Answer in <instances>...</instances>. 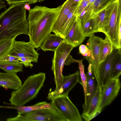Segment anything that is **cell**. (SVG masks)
<instances>
[{"mask_svg":"<svg viewBox=\"0 0 121 121\" xmlns=\"http://www.w3.org/2000/svg\"><path fill=\"white\" fill-rule=\"evenodd\" d=\"M62 4L55 8L36 5L29 10L27 18L29 24L28 35L30 42L35 48L40 47L51 32L53 24Z\"/></svg>","mask_w":121,"mask_h":121,"instance_id":"1","label":"cell"},{"mask_svg":"<svg viewBox=\"0 0 121 121\" xmlns=\"http://www.w3.org/2000/svg\"><path fill=\"white\" fill-rule=\"evenodd\" d=\"M26 3L13 4L0 14V42L12 39L22 34L28 35L29 24L26 18Z\"/></svg>","mask_w":121,"mask_h":121,"instance_id":"2","label":"cell"},{"mask_svg":"<svg viewBox=\"0 0 121 121\" xmlns=\"http://www.w3.org/2000/svg\"><path fill=\"white\" fill-rule=\"evenodd\" d=\"M46 74L40 72L28 77L18 89L13 91L9 99L11 104L23 106L35 97L43 86Z\"/></svg>","mask_w":121,"mask_h":121,"instance_id":"3","label":"cell"},{"mask_svg":"<svg viewBox=\"0 0 121 121\" xmlns=\"http://www.w3.org/2000/svg\"><path fill=\"white\" fill-rule=\"evenodd\" d=\"M121 28V0H115V3L109 18L105 25L100 30L110 40L114 47L121 49L119 33Z\"/></svg>","mask_w":121,"mask_h":121,"instance_id":"4","label":"cell"},{"mask_svg":"<svg viewBox=\"0 0 121 121\" xmlns=\"http://www.w3.org/2000/svg\"><path fill=\"white\" fill-rule=\"evenodd\" d=\"M74 48L65 41L61 42L54 52L51 69L54 76L56 88L58 87L62 81V71L65 59Z\"/></svg>","mask_w":121,"mask_h":121,"instance_id":"5","label":"cell"},{"mask_svg":"<svg viewBox=\"0 0 121 121\" xmlns=\"http://www.w3.org/2000/svg\"><path fill=\"white\" fill-rule=\"evenodd\" d=\"M7 121H66L57 111L44 109L18 113L16 117L9 118Z\"/></svg>","mask_w":121,"mask_h":121,"instance_id":"6","label":"cell"},{"mask_svg":"<svg viewBox=\"0 0 121 121\" xmlns=\"http://www.w3.org/2000/svg\"><path fill=\"white\" fill-rule=\"evenodd\" d=\"M55 110L58 111L66 121H82V116L68 95L56 97L51 101Z\"/></svg>","mask_w":121,"mask_h":121,"instance_id":"7","label":"cell"},{"mask_svg":"<svg viewBox=\"0 0 121 121\" xmlns=\"http://www.w3.org/2000/svg\"><path fill=\"white\" fill-rule=\"evenodd\" d=\"M121 83L119 78L111 79L102 87V95L98 111H101L110 104L117 96L119 91Z\"/></svg>","mask_w":121,"mask_h":121,"instance_id":"8","label":"cell"},{"mask_svg":"<svg viewBox=\"0 0 121 121\" xmlns=\"http://www.w3.org/2000/svg\"><path fill=\"white\" fill-rule=\"evenodd\" d=\"M79 72L77 71L74 73L66 76H63L62 82L59 87L49 92L47 99L52 100L57 96L68 95L71 90L79 82Z\"/></svg>","mask_w":121,"mask_h":121,"instance_id":"9","label":"cell"},{"mask_svg":"<svg viewBox=\"0 0 121 121\" xmlns=\"http://www.w3.org/2000/svg\"><path fill=\"white\" fill-rule=\"evenodd\" d=\"M30 42L15 41L12 49L8 54L19 58L25 57L30 58L32 62L37 63L39 55Z\"/></svg>","mask_w":121,"mask_h":121,"instance_id":"10","label":"cell"},{"mask_svg":"<svg viewBox=\"0 0 121 121\" xmlns=\"http://www.w3.org/2000/svg\"><path fill=\"white\" fill-rule=\"evenodd\" d=\"M89 37L86 46L91 51V56L88 62L91 64L92 71L97 81L98 71L99 65L100 47L103 39L94 34Z\"/></svg>","mask_w":121,"mask_h":121,"instance_id":"11","label":"cell"},{"mask_svg":"<svg viewBox=\"0 0 121 121\" xmlns=\"http://www.w3.org/2000/svg\"><path fill=\"white\" fill-rule=\"evenodd\" d=\"M86 37L83 33L80 23L75 16L65 36L64 41L76 47L81 44Z\"/></svg>","mask_w":121,"mask_h":121,"instance_id":"12","label":"cell"},{"mask_svg":"<svg viewBox=\"0 0 121 121\" xmlns=\"http://www.w3.org/2000/svg\"><path fill=\"white\" fill-rule=\"evenodd\" d=\"M78 4L74 3L72 0H66L62 4L53 26L51 32L61 36L62 28L67 15L73 7Z\"/></svg>","mask_w":121,"mask_h":121,"instance_id":"13","label":"cell"},{"mask_svg":"<svg viewBox=\"0 0 121 121\" xmlns=\"http://www.w3.org/2000/svg\"><path fill=\"white\" fill-rule=\"evenodd\" d=\"M116 49L114 48L112 52L107 56L104 60L101 63L99 66L97 82H99L102 87L104 86L110 79L112 61Z\"/></svg>","mask_w":121,"mask_h":121,"instance_id":"14","label":"cell"},{"mask_svg":"<svg viewBox=\"0 0 121 121\" xmlns=\"http://www.w3.org/2000/svg\"><path fill=\"white\" fill-rule=\"evenodd\" d=\"M102 88L101 84L97 82L96 89L88 109L86 113L82 115V117L86 121L91 120L101 112V111H98V109L101 99Z\"/></svg>","mask_w":121,"mask_h":121,"instance_id":"15","label":"cell"},{"mask_svg":"<svg viewBox=\"0 0 121 121\" xmlns=\"http://www.w3.org/2000/svg\"><path fill=\"white\" fill-rule=\"evenodd\" d=\"M91 66V64L89 63L88 71L86 74L87 81V94L86 100L82 105V113H85L87 112L97 88V84H96L95 82L96 81L92 72Z\"/></svg>","mask_w":121,"mask_h":121,"instance_id":"16","label":"cell"},{"mask_svg":"<svg viewBox=\"0 0 121 121\" xmlns=\"http://www.w3.org/2000/svg\"><path fill=\"white\" fill-rule=\"evenodd\" d=\"M22 85V81L17 73L0 72V86L16 90Z\"/></svg>","mask_w":121,"mask_h":121,"instance_id":"17","label":"cell"},{"mask_svg":"<svg viewBox=\"0 0 121 121\" xmlns=\"http://www.w3.org/2000/svg\"><path fill=\"white\" fill-rule=\"evenodd\" d=\"M64 41L60 36L50 33L44 39L40 46V48L45 52L51 51L54 52L60 43Z\"/></svg>","mask_w":121,"mask_h":121,"instance_id":"18","label":"cell"},{"mask_svg":"<svg viewBox=\"0 0 121 121\" xmlns=\"http://www.w3.org/2000/svg\"><path fill=\"white\" fill-rule=\"evenodd\" d=\"M121 74V49H116L112 61L110 72V79L119 78Z\"/></svg>","mask_w":121,"mask_h":121,"instance_id":"19","label":"cell"},{"mask_svg":"<svg viewBox=\"0 0 121 121\" xmlns=\"http://www.w3.org/2000/svg\"><path fill=\"white\" fill-rule=\"evenodd\" d=\"M11 108L17 109L18 113L27 112L42 109H51L55 110L51 102L48 103L45 101L38 103L31 106L23 105L13 107Z\"/></svg>","mask_w":121,"mask_h":121,"instance_id":"20","label":"cell"},{"mask_svg":"<svg viewBox=\"0 0 121 121\" xmlns=\"http://www.w3.org/2000/svg\"><path fill=\"white\" fill-rule=\"evenodd\" d=\"M114 48L112 43L108 37L106 36L105 39H103L100 44L99 56V64L104 60L108 55L112 52Z\"/></svg>","mask_w":121,"mask_h":121,"instance_id":"21","label":"cell"},{"mask_svg":"<svg viewBox=\"0 0 121 121\" xmlns=\"http://www.w3.org/2000/svg\"><path fill=\"white\" fill-rule=\"evenodd\" d=\"M0 69L6 72L16 73L23 71V65L19 62L0 61Z\"/></svg>","mask_w":121,"mask_h":121,"instance_id":"22","label":"cell"},{"mask_svg":"<svg viewBox=\"0 0 121 121\" xmlns=\"http://www.w3.org/2000/svg\"><path fill=\"white\" fill-rule=\"evenodd\" d=\"M106 8L96 13H91V16L93 20L95 33L100 32L105 18Z\"/></svg>","mask_w":121,"mask_h":121,"instance_id":"23","label":"cell"},{"mask_svg":"<svg viewBox=\"0 0 121 121\" xmlns=\"http://www.w3.org/2000/svg\"><path fill=\"white\" fill-rule=\"evenodd\" d=\"M81 24L83 33L86 37H89L95 33L93 20L90 15L81 22Z\"/></svg>","mask_w":121,"mask_h":121,"instance_id":"24","label":"cell"},{"mask_svg":"<svg viewBox=\"0 0 121 121\" xmlns=\"http://www.w3.org/2000/svg\"><path fill=\"white\" fill-rule=\"evenodd\" d=\"M15 38L5 39L0 42V58L10 52L13 47Z\"/></svg>","mask_w":121,"mask_h":121,"instance_id":"25","label":"cell"},{"mask_svg":"<svg viewBox=\"0 0 121 121\" xmlns=\"http://www.w3.org/2000/svg\"><path fill=\"white\" fill-rule=\"evenodd\" d=\"M83 60H77L74 59V62L78 64V68L79 70V74L80 76L82 82L80 83L82 85L85 96V101L86 99L87 90V81L86 75L84 72V66L83 63Z\"/></svg>","mask_w":121,"mask_h":121,"instance_id":"26","label":"cell"},{"mask_svg":"<svg viewBox=\"0 0 121 121\" xmlns=\"http://www.w3.org/2000/svg\"><path fill=\"white\" fill-rule=\"evenodd\" d=\"M114 0H96L92 4H89V9L91 13H96L105 8Z\"/></svg>","mask_w":121,"mask_h":121,"instance_id":"27","label":"cell"},{"mask_svg":"<svg viewBox=\"0 0 121 121\" xmlns=\"http://www.w3.org/2000/svg\"><path fill=\"white\" fill-rule=\"evenodd\" d=\"M79 52L84 57V58L89 62L91 56V54L90 50L84 44L80 45L79 47Z\"/></svg>","mask_w":121,"mask_h":121,"instance_id":"28","label":"cell"},{"mask_svg":"<svg viewBox=\"0 0 121 121\" xmlns=\"http://www.w3.org/2000/svg\"><path fill=\"white\" fill-rule=\"evenodd\" d=\"M89 4L88 0H82L78 7L75 13V16L78 17Z\"/></svg>","mask_w":121,"mask_h":121,"instance_id":"29","label":"cell"},{"mask_svg":"<svg viewBox=\"0 0 121 121\" xmlns=\"http://www.w3.org/2000/svg\"><path fill=\"white\" fill-rule=\"evenodd\" d=\"M0 61L18 62L19 61V57L8 54L0 57Z\"/></svg>","mask_w":121,"mask_h":121,"instance_id":"30","label":"cell"},{"mask_svg":"<svg viewBox=\"0 0 121 121\" xmlns=\"http://www.w3.org/2000/svg\"><path fill=\"white\" fill-rule=\"evenodd\" d=\"M19 60L20 63L26 67H29L31 68L33 66L31 63L32 60L30 58L25 57H19Z\"/></svg>","mask_w":121,"mask_h":121,"instance_id":"31","label":"cell"},{"mask_svg":"<svg viewBox=\"0 0 121 121\" xmlns=\"http://www.w3.org/2000/svg\"><path fill=\"white\" fill-rule=\"evenodd\" d=\"M7 3L10 5L13 4L20 3L25 2L29 4L36 3L35 0H5Z\"/></svg>","mask_w":121,"mask_h":121,"instance_id":"32","label":"cell"},{"mask_svg":"<svg viewBox=\"0 0 121 121\" xmlns=\"http://www.w3.org/2000/svg\"><path fill=\"white\" fill-rule=\"evenodd\" d=\"M74 59L70 54L67 57L65 60L64 65H69L72 63H74L73 61Z\"/></svg>","mask_w":121,"mask_h":121,"instance_id":"33","label":"cell"},{"mask_svg":"<svg viewBox=\"0 0 121 121\" xmlns=\"http://www.w3.org/2000/svg\"><path fill=\"white\" fill-rule=\"evenodd\" d=\"M4 6L3 2L2 0H0V10L3 8Z\"/></svg>","mask_w":121,"mask_h":121,"instance_id":"34","label":"cell"},{"mask_svg":"<svg viewBox=\"0 0 121 121\" xmlns=\"http://www.w3.org/2000/svg\"><path fill=\"white\" fill-rule=\"evenodd\" d=\"M73 2L76 4H79L81 3L82 0H72Z\"/></svg>","mask_w":121,"mask_h":121,"instance_id":"35","label":"cell"},{"mask_svg":"<svg viewBox=\"0 0 121 121\" xmlns=\"http://www.w3.org/2000/svg\"><path fill=\"white\" fill-rule=\"evenodd\" d=\"M96 0H88L89 4H92Z\"/></svg>","mask_w":121,"mask_h":121,"instance_id":"36","label":"cell"},{"mask_svg":"<svg viewBox=\"0 0 121 121\" xmlns=\"http://www.w3.org/2000/svg\"><path fill=\"white\" fill-rule=\"evenodd\" d=\"M30 9V5H29L28 6L26 9L29 10Z\"/></svg>","mask_w":121,"mask_h":121,"instance_id":"37","label":"cell"},{"mask_svg":"<svg viewBox=\"0 0 121 121\" xmlns=\"http://www.w3.org/2000/svg\"><path fill=\"white\" fill-rule=\"evenodd\" d=\"M45 0H39L38 2H42L43 1H44Z\"/></svg>","mask_w":121,"mask_h":121,"instance_id":"38","label":"cell"}]
</instances>
